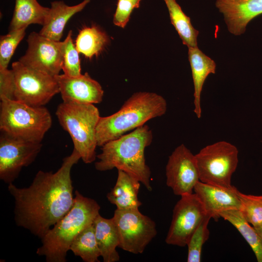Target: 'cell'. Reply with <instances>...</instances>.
<instances>
[{
	"mask_svg": "<svg viewBox=\"0 0 262 262\" xmlns=\"http://www.w3.org/2000/svg\"><path fill=\"white\" fill-rule=\"evenodd\" d=\"M93 225L100 256L103 262L119 261L120 257L116 250L119 245V239L113 218H105L98 214Z\"/></svg>",
	"mask_w": 262,
	"mask_h": 262,
	"instance_id": "ffe728a7",
	"label": "cell"
},
{
	"mask_svg": "<svg viewBox=\"0 0 262 262\" xmlns=\"http://www.w3.org/2000/svg\"><path fill=\"white\" fill-rule=\"evenodd\" d=\"M100 209L95 200L76 190L72 207L41 239L42 245L37 249L36 254L44 256L47 262H66L73 240L93 224Z\"/></svg>",
	"mask_w": 262,
	"mask_h": 262,
	"instance_id": "3957f363",
	"label": "cell"
},
{
	"mask_svg": "<svg viewBox=\"0 0 262 262\" xmlns=\"http://www.w3.org/2000/svg\"><path fill=\"white\" fill-rule=\"evenodd\" d=\"M241 209L246 220L255 229L262 227V196L243 194L238 190Z\"/></svg>",
	"mask_w": 262,
	"mask_h": 262,
	"instance_id": "484cf974",
	"label": "cell"
},
{
	"mask_svg": "<svg viewBox=\"0 0 262 262\" xmlns=\"http://www.w3.org/2000/svg\"><path fill=\"white\" fill-rule=\"evenodd\" d=\"M117 170L115 184L107 194L108 201L118 209H139L142 204L138 197L141 182L124 171Z\"/></svg>",
	"mask_w": 262,
	"mask_h": 262,
	"instance_id": "d6986e66",
	"label": "cell"
},
{
	"mask_svg": "<svg viewBox=\"0 0 262 262\" xmlns=\"http://www.w3.org/2000/svg\"><path fill=\"white\" fill-rule=\"evenodd\" d=\"M211 216L207 214L201 221L190 238L188 246V262H200L202 246L209 237L208 225Z\"/></svg>",
	"mask_w": 262,
	"mask_h": 262,
	"instance_id": "4316f807",
	"label": "cell"
},
{
	"mask_svg": "<svg viewBox=\"0 0 262 262\" xmlns=\"http://www.w3.org/2000/svg\"><path fill=\"white\" fill-rule=\"evenodd\" d=\"M72 36V31L70 30L62 41V70L66 75L76 77L82 74L81 61L79 52L73 43Z\"/></svg>",
	"mask_w": 262,
	"mask_h": 262,
	"instance_id": "83f0119b",
	"label": "cell"
},
{
	"mask_svg": "<svg viewBox=\"0 0 262 262\" xmlns=\"http://www.w3.org/2000/svg\"><path fill=\"white\" fill-rule=\"evenodd\" d=\"M165 175L166 185L177 196L192 194L200 181L195 155L184 144L177 147L169 156Z\"/></svg>",
	"mask_w": 262,
	"mask_h": 262,
	"instance_id": "4fadbf2b",
	"label": "cell"
},
{
	"mask_svg": "<svg viewBox=\"0 0 262 262\" xmlns=\"http://www.w3.org/2000/svg\"><path fill=\"white\" fill-rule=\"evenodd\" d=\"M219 216L238 230L251 248L257 262H262V240L254 228L244 218L240 210L224 211L219 213Z\"/></svg>",
	"mask_w": 262,
	"mask_h": 262,
	"instance_id": "7402d4cb",
	"label": "cell"
},
{
	"mask_svg": "<svg viewBox=\"0 0 262 262\" xmlns=\"http://www.w3.org/2000/svg\"><path fill=\"white\" fill-rule=\"evenodd\" d=\"M131 1L135 6L136 8L139 7L140 2L141 0H129Z\"/></svg>",
	"mask_w": 262,
	"mask_h": 262,
	"instance_id": "1f68e13d",
	"label": "cell"
},
{
	"mask_svg": "<svg viewBox=\"0 0 262 262\" xmlns=\"http://www.w3.org/2000/svg\"><path fill=\"white\" fill-rule=\"evenodd\" d=\"M28 48L19 61L24 65L52 76L62 70V42L32 32L27 40Z\"/></svg>",
	"mask_w": 262,
	"mask_h": 262,
	"instance_id": "7c38bea8",
	"label": "cell"
},
{
	"mask_svg": "<svg viewBox=\"0 0 262 262\" xmlns=\"http://www.w3.org/2000/svg\"><path fill=\"white\" fill-rule=\"evenodd\" d=\"M55 114L82 161L85 164L94 162L97 156L96 128L100 117L98 109L93 104L63 101Z\"/></svg>",
	"mask_w": 262,
	"mask_h": 262,
	"instance_id": "5b68a950",
	"label": "cell"
},
{
	"mask_svg": "<svg viewBox=\"0 0 262 262\" xmlns=\"http://www.w3.org/2000/svg\"><path fill=\"white\" fill-rule=\"evenodd\" d=\"M70 250L85 262H98L100 256L93 224L82 230L72 243Z\"/></svg>",
	"mask_w": 262,
	"mask_h": 262,
	"instance_id": "d4e9b609",
	"label": "cell"
},
{
	"mask_svg": "<svg viewBox=\"0 0 262 262\" xmlns=\"http://www.w3.org/2000/svg\"><path fill=\"white\" fill-rule=\"evenodd\" d=\"M135 5L129 0H118L113 19L114 24L124 28L129 21L131 13Z\"/></svg>",
	"mask_w": 262,
	"mask_h": 262,
	"instance_id": "4dcf8cb0",
	"label": "cell"
},
{
	"mask_svg": "<svg viewBox=\"0 0 262 262\" xmlns=\"http://www.w3.org/2000/svg\"><path fill=\"white\" fill-rule=\"evenodd\" d=\"M112 218L118 233V247L129 252L142 254L157 234L154 221L139 209H116Z\"/></svg>",
	"mask_w": 262,
	"mask_h": 262,
	"instance_id": "ba28073f",
	"label": "cell"
},
{
	"mask_svg": "<svg viewBox=\"0 0 262 262\" xmlns=\"http://www.w3.org/2000/svg\"><path fill=\"white\" fill-rule=\"evenodd\" d=\"M15 81L12 69L0 67V98L15 100Z\"/></svg>",
	"mask_w": 262,
	"mask_h": 262,
	"instance_id": "f546056e",
	"label": "cell"
},
{
	"mask_svg": "<svg viewBox=\"0 0 262 262\" xmlns=\"http://www.w3.org/2000/svg\"><path fill=\"white\" fill-rule=\"evenodd\" d=\"M109 42L107 35L96 26L86 27L79 31L75 46L79 53L91 59L98 56Z\"/></svg>",
	"mask_w": 262,
	"mask_h": 262,
	"instance_id": "603a6c76",
	"label": "cell"
},
{
	"mask_svg": "<svg viewBox=\"0 0 262 262\" xmlns=\"http://www.w3.org/2000/svg\"><path fill=\"white\" fill-rule=\"evenodd\" d=\"M255 229L256 230L257 232H258V234L262 240V227Z\"/></svg>",
	"mask_w": 262,
	"mask_h": 262,
	"instance_id": "d6a6232c",
	"label": "cell"
},
{
	"mask_svg": "<svg viewBox=\"0 0 262 262\" xmlns=\"http://www.w3.org/2000/svg\"><path fill=\"white\" fill-rule=\"evenodd\" d=\"M90 1L83 0L73 6H68L63 1L51 2L46 21L39 33L50 39L60 41L67 21L75 14L83 10Z\"/></svg>",
	"mask_w": 262,
	"mask_h": 262,
	"instance_id": "e0dca14e",
	"label": "cell"
},
{
	"mask_svg": "<svg viewBox=\"0 0 262 262\" xmlns=\"http://www.w3.org/2000/svg\"><path fill=\"white\" fill-rule=\"evenodd\" d=\"M194 191L206 213L216 221L220 217V213L241 209L238 190L234 186L231 188H224L199 181L194 187Z\"/></svg>",
	"mask_w": 262,
	"mask_h": 262,
	"instance_id": "9a60e30c",
	"label": "cell"
},
{
	"mask_svg": "<svg viewBox=\"0 0 262 262\" xmlns=\"http://www.w3.org/2000/svg\"><path fill=\"white\" fill-rule=\"evenodd\" d=\"M180 196L173 209L165 241L168 245L182 247L187 246L192 234L207 213L195 193Z\"/></svg>",
	"mask_w": 262,
	"mask_h": 262,
	"instance_id": "8fae6325",
	"label": "cell"
},
{
	"mask_svg": "<svg viewBox=\"0 0 262 262\" xmlns=\"http://www.w3.org/2000/svg\"><path fill=\"white\" fill-rule=\"evenodd\" d=\"M26 28L10 30L7 34L0 36V67L7 68L16 47L25 35Z\"/></svg>",
	"mask_w": 262,
	"mask_h": 262,
	"instance_id": "f1b7e54d",
	"label": "cell"
},
{
	"mask_svg": "<svg viewBox=\"0 0 262 262\" xmlns=\"http://www.w3.org/2000/svg\"><path fill=\"white\" fill-rule=\"evenodd\" d=\"M167 7L171 22L178 33L182 43L188 48L197 47L198 31L192 26L187 16L176 0H164Z\"/></svg>",
	"mask_w": 262,
	"mask_h": 262,
	"instance_id": "cb8c5ba5",
	"label": "cell"
},
{
	"mask_svg": "<svg viewBox=\"0 0 262 262\" xmlns=\"http://www.w3.org/2000/svg\"><path fill=\"white\" fill-rule=\"evenodd\" d=\"M41 143L28 141L0 131V179L13 183L24 167L32 164L40 153Z\"/></svg>",
	"mask_w": 262,
	"mask_h": 262,
	"instance_id": "30bf717a",
	"label": "cell"
},
{
	"mask_svg": "<svg viewBox=\"0 0 262 262\" xmlns=\"http://www.w3.org/2000/svg\"><path fill=\"white\" fill-rule=\"evenodd\" d=\"M190 62L194 87V112L196 117L201 116V94L204 83L211 73H215L214 61L201 51L197 47L188 48Z\"/></svg>",
	"mask_w": 262,
	"mask_h": 262,
	"instance_id": "ac0fdd59",
	"label": "cell"
},
{
	"mask_svg": "<svg viewBox=\"0 0 262 262\" xmlns=\"http://www.w3.org/2000/svg\"><path fill=\"white\" fill-rule=\"evenodd\" d=\"M15 81V100L32 106H43L57 94V80L43 72L28 67L19 61L12 65Z\"/></svg>",
	"mask_w": 262,
	"mask_h": 262,
	"instance_id": "9c48e42d",
	"label": "cell"
},
{
	"mask_svg": "<svg viewBox=\"0 0 262 262\" xmlns=\"http://www.w3.org/2000/svg\"><path fill=\"white\" fill-rule=\"evenodd\" d=\"M153 139L152 132L146 125L111 140L101 146L95 167L99 171L116 168L127 173L151 191V171L147 164L145 150Z\"/></svg>",
	"mask_w": 262,
	"mask_h": 262,
	"instance_id": "7a4b0ae2",
	"label": "cell"
},
{
	"mask_svg": "<svg viewBox=\"0 0 262 262\" xmlns=\"http://www.w3.org/2000/svg\"><path fill=\"white\" fill-rule=\"evenodd\" d=\"M80 159V154L73 149L56 172L39 170L27 187L8 184L18 227L41 239L69 211L74 201L71 171Z\"/></svg>",
	"mask_w": 262,
	"mask_h": 262,
	"instance_id": "6da1fadb",
	"label": "cell"
},
{
	"mask_svg": "<svg viewBox=\"0 0 262 262\" xmlns=\"http://www.w3.org/2000/svg\"><path fill=\"white\" fill-rule=\"evenodd\" d=\"M199 180L231 188V179L238 163V150L234 145L220 141L206 146L195 155Z\"/></svg>",
	"mask_w": 262,
	"mask_h": 262,
	"instance_id": "52a82bcc",
	"label": "cell"
},
{
	"mask_svg": "<svg viewBox=\"0 0 262 262\" xmlns=\"http://www.w3.org/2000/svg\"><path fill=\"white\" fill-rule=\"evenodd\" d=\"M49 8L41 5L37 0H16L9 31L27 27L32 24L43 25Z\"/></svg>",
	"mask_w": 262,
	"mask_h": 262,
	"instance_id": "44dd1931",
	"label": "cell"
},
{
	"mask_svg": "<svg viewBox=\"0 0 262 262\" xmlns=\"http://www.w3.org/2000/svg\"><path fill=\"white\" fill-rule=\"evenodd\" d=\"M166 110L167 102L162 96L149 92L134 93L118 111L100 117L96 128L98 146L101 147L144 125L147 121L163 115Z\"/></svg>",
	"mask_w": 262,
	"mask_h": 262,
	"instance_id": "277c9868",
	"label": "cell"
},
{
	"mask_svg": "<svg viewBox=\"0 0 262 262\" xmlns=\"http://www.w3.org/2000/svg\"><path fill=\"white\" fill-rule=\"evenodd\" d=\"M55 77L63 101L93 104L102 101L104 91L100 83L88 73L76 77L59 74Z\"/></svg>",
	"mask_w": 262,
	"mask_h": 262,
	"instance_id": "5bb4252c",
	"label": "cell"
},
{
	"mask_svg": "<svg viewBox=\"0 0 262 262\" xmlns=\"http://www.w3.org/2000/svg\"><path fill=\"white\" fill-rule=\"evenodd\" d=\"M216 6L229 32L236 35L244 33L248 23L262 14V0H217Z\"/></svg>",
	"mask_w": 262,
	"mask_h": 262,
	"instance_id": "2e32d148",
	"label": "cell"
},
{
	"mask_svg": "<svg viewBox=\"0 0 262 262\" xmlns=\"http://www.w3.org/2000/svg\"><path fill=\"white\" fill-rule=\"evenodd\" d=\"M0 99V130L13 137L41 143L52 120L43 106H32L16 100Z\"/></svg>",
	"mask_w": 262,
	"mask_h": 262,
	"instance_id": "8992f818",
	"label": "cell"
}]
</instances>
